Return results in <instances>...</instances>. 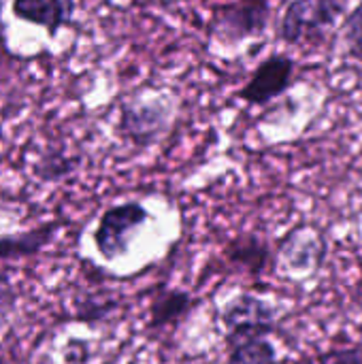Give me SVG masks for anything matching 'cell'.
I'll list each match as a JSON object with an SVG mask.
<instances>
[{
	"label": "cell",
	"instance_id": "cell-2",
	"mask_svg": "<svg viewBox=\"0 0 362 364\" xmlns=\"http://www.w3.org/2000/svg\"><path fill=\"white\" fill-rule=\"evenodd\" d=\"M147 220L149 211L137 200L109 207L100 215L98 226L94 230V245L98 254L109 262L124 256L130 250L134 235L143 228Z\"/></svg>",
	"mask_w": 362,
	"mask_h": 364
},
{
	"label": "cell",
	"instance_id": "cell-3",
	"mask_svg": "<svg viewBox=\"0 0 362 364\" xmlns=\"http://www.w3.org/2000/svg\"><path fill=\"white\" fill-rule=\"evenodd\" d=\"M275 322H250L226 328V364H277V350L269 341Z\"/></svg>",
	"mask_w": 362,
	"mask_h": 364
},
{
	"label": "cell",
	"instance_id": "cell-9",
	"mask_svg": "<svg viewBox=\"0 0 362 364\" xmlns=\"http://www.w3.org/2000/svg\"><path fill=\"white\" fill-rule=\"evenodd\" d=\"M13 13L19 19L43 26L49 34H55L70 21L75 13V0H15Z\"/></svg>",
	"mask_w": 362,
	"mask_h": 364
},
{
	"label": "cell",
	"instance_id": "cell-1",
	"mask_svg": "<svg viewBox=\"0 0 362 364\" xmlns=\"http://www.w3.org/2000/svg\"><path fill=\"white\" fill-rule=\"evenodd\" d=\"M350 0H292L280 19V38L299 45L322 36L346 13Z\"/></svg>",
	"mask_w": 362,
	"mask_h": 364
},
{
	"label": "cell",
	"instance_id": "cell-11",
	"mask_svg": "<svg viewBox=\"0 0 362 364\" xmlns=\"http://www.w3.org/2000/svg\"><path fill=\"white\" fill-rule=\"evenodd\" d=\"M344 41L348 55L362 66V0L344 19Z\"/></svg>",
	"mask_w": 362,
	"mask_h": 364
},
{
	"label": "cell",
	"instance_id": "cell-13",
	"mask_svg": "<svg viewBox=\"0 0 362 364\" xmlns=\"http://www.w3.org/2000/svg\"><path fill=\"white\" fill-rule=\"evenodd\" d=\"M316 364H362V346L333 348L318 356Z\"/></svg>",
	"mask_w": 362,
	"mask_h": 364
},
{
	"label": "cell",
	"instance_id": "cell-4",
	"mask_svg": "<svg viewBox=\"0 0 362 364\" xmlns=\"http://www.w3.org/2000/svg\"><path fill=\"white\" fill-rule=\"evenodd\" d=\"M171 115V100H147L126 105L122 111L119 130L137 147H149L169 130Z\"/></svg>",
	"mask_w": 362,
	"mask_h": 364
},
{
	"label": "cell",
	"instance_id": "cell-15",
	"mask_svg": "<svg viewBox=\"0 0 362 364\" xmlns=\"http://www.w3.org/2000/svg\"><path fill=\"white\" fill-rule=\"evenodd\" d=\"M237 4L254 11V13H262V15H271V0H237Z\"/></svg>",
	"mask_w": 362,
	"mask_h": 364
},
{
	"label": "cell",
	"instance_id": "cell-12",
	"mask_svg": "<svg viewBox=\"0 0 362 364\" xmlns=\"http://www.w3.org/2000/svg\"><path fill=\"white\" fill-rule=\"evenodd\" d=\"M75 168H77L75 158H66L64 154H51L36 164V175L43 181H58L62 177H68Z\"/></svg>",
	"mask_w": 362,
	"mask_h": 364
},
{
	"label": "cell",
	"instance_id": "cell-5",
	"mask_svg": "<svg viewBox=\"0 0 362 364\" xmlns=\"http://www.w3.org/2000/svg\"><path fill=\"white\" fill-rule=\"evenodd\" d=\"M292 75L294 60L286 53H273L258 64L250 81L241 87L239 98L256 107L269 105L292 85Z\"/></svg>",
	"mask_w": 362,
	"mask_h": 364
},
{
	"label": "cell",
	"instance_id": "cell-8",
	"mask_svg": "<svg viewBox=\"0 0 362 364\" xmlns=\"http://www.w3.org/2000/svg\"><path fill=\"white\" fill-rule=\"evenodd\" d=\"M198 305V301L186 292V290H177V288H160L149 305V322L147 328L149 331H166V328H175L179 326L183 320L190 318V314L194 311V307Z\"/></svg>",
	"mask_w": 362,
	"mask_h": 364
},
{
	"label": "cell",
	"instance_id": "cell-14",
	"mask_svg": "<svg viewBox=\"0 0 362 364\" xmlns=\"http://www.w3.org/2000/svg\"><path fill=\"white\" fill-rule=\"evenodd\" d=\"M115 307H117V305H115L113 301H105V303H92V301H87L85 305L79 307L77 318L83 320V322H96V320L107 318Z\"/></svg>",
	"mask_w": 362,
	"mask_h": 364
},
{
	"label": "cell",
	"instance_id": "cell-10",
	"mask_svg": "<svg viewBox=\"0 0 362 364\" xmlns=\"http://www.w3.org/2000/svg\"><path fill=\"white\" fill-rule=\"evenodd\" d=\"M275 307H271L267 301L252 294H241L224 307L222 322L224 328H233L250 322H275Z\"/></svg>",
	"mask_w": 362,
	"mask_h": 364
},
{
	"label": "cell",
	"instance_id": "cell-16",
	"mask_svg": "<svg viewBox=\"0 0 362 364\" xmlns=\"http://www.w3.org/2000/svg\"><path fill=\"white\" fill-rule=\"evenodd\" d=\"M9 62H11V55H9L6 45H4V36H2V32H0V75L6 70Z\"/></svg>",
	"mask_w": 362,
	"mask_h": 364
},
{
	"label": "cell",
	"instance_id": "cell-6",
	"mask_svg": "<svg viewBox=\"0 0 362 364\" xmlns=\"http://www.w3.org/2000/svg\"><path fill=\"white\" fill-rule=\"evenodd\" d=\"M60 228H62V222L51 220V222H43L30 230L2 235L0 237V286L9 284V269L13 264L36 258L55 239Z\"/></svg>",
	"mask_w": 362,
	"mask_h": 364
},
{
	"label": "cell",
	"instance_id": "cell-7",
	"mask_svg": "<svg viewBox=\"0 0 362 364\" xmlns=\"http://www.w3.org/2000/svg\"><path fill=\"white\" fill-rule=\"evenodd\" d=\"M224 260L230 267H237L239 271L258 279L271 267L273 252H271V245L262 237H258L254 232H243L226 243Z\"/></svg>",
	"mask_w": 362,
	"mask_h": 364
},
{
	"label": "cell",
	"instance_id": "cell-17",
	"mask_svg": "<svg viewBox=\"0 0 362 364\" xmlns=\"http://www.w3.org/2000/svg\"><path fill=\"white\" fill-rule=\"evenodd\" d=\"M358 271H361V282H358V286H361V292H362V256H361V260H358Z\"/></svg>",
	"mask_w": 362,
	"mask_h": 364
}]
</instances>
